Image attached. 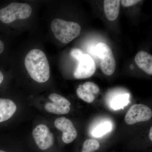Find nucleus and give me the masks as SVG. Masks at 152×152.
Listing matches in <instances>:
<instances>
[{"mask_svg": "<svg viewBox=\"0 0 152 152\" xmlns=\"http://www.w3.org/2000/svg\"><path fill=\"white\" fill-rule=\"evenodd\" d=\"M25 65L30 77L39 83L48 80L50 68L46 56L39 49H33L26 56Z\"/></svg>", "mask_w": 152, "mask_h": 152, "instance_id": "nucleus-1", "label": "nucleus"}, {"mask_svg": "<svg viewBox=\"0 0 152 152\" xmlns=\"http://www.w3.org/2000/svg\"><path fill=\"white\" fill-rule=\"evenodd\" d=\"M51 29L57 39L64 44H68L78 37L81 27L77 23L61 19H55L52 22Z\"/></svg>", "mask_w": 152, "mask_h": 152, "instance_id": "nucleus-2", "label": "nucleus"}, {"mask_svg": "<svg viewBox=\"0 0 152 152\" xmlns=\"http://www.w3.org/2000/svg\"><path fill=\"white\" fill-rule=\"evenodd\" d=\"M32 13V8L26 3H12L0 9V21L8 24L17 19L28 18Z\"/></svg>", "mask_w": 152, "mask_h": 152, "instance_id": "nucleus-3", "label": "nucleus"}, {"mask_svg": "<svg viewBox=\"0 0 152 152\" xmlns=\"http://www.w3.org/2000/svg\"><path fill=\"white\" fill-rule=\"evenodd\" d=\"M152 112L148 106L142 104H135L130 108L125 116V120L128 125H133L151 119Z\"/></svg>", "mask_w": 152, "mask_h": 152, "instance_id": "nucleus-4", "label": "nucleus"}, {"mask_svg": "<svg viewBox=\"0 0 152 152\" xmlns=\"http://www.w3.org/2000/svg\"><path fill=\"white\" fill-rule=\"evenodd\" d=\"M32 134L35 142L40 149L46 150L53 146V135L46 125H38L34 129Z\"/></svg>", "mask_w": 152, "mask_h": 152, "instance_id": "nucleus-5", "label": "nucleus"}, {"mask_svg": "<svg viewBox=\"0 0 152 152\" xmlns=\"http://www.w3.org/2000/svg\"><path fill=\"white\" fill-rule=\"evenodd\" d=\"M52 102L47 103L45 109L47 112L57 115L68 114L70 110L71 103L65 98L58 94H52L49 96Z\"/></svg>", "mask_w": 152, "mask_h": 152, "instance_id": "nucleus-6", "label": "nucleus"}, {"mask_svg": "<svg viewBox=\"0 0 152 152\" xmlns=\"http://www.w3.org/2000/svg\"><path fill=\"white\" fill-rule=\"evenodd\" d=\"M96 70L94 61L89 55L84 54L78 61L74 76L77 79H86L93 75Z\"/></svg>", "mask_w": 152, "mask_h": 152, "instance_id": "nucleus-7", "label": "nucleus"}, {"mask_svg": "<svg viewBox=\"0 0 152 152\" xmlns=\"http://www.w3.org/2000/svg\"><path fill=\"white\" fill-rule=\"evenodd\" d=\"M56 127L63 132L62 139L66 144L73 141L77 137V132L70 120L64 117L58 118L55 121Z\"/></svg>", "mask_w": 152, "mask_h": 152, "instance_id": "nucleus-8", "label": "nucleus"}, {"mask_svg": "<svg viewBox=\"0 0 152 152\" xmlns=\"http://www.w3.org/2000/svg\"><path fill=\"white\" fill-rule=\"evenodd\" d=\"M16 110L17 106L12 101L0 98V123L10 118Z\"/></svg>", "mask_w": 152, "mask_h": 152, "instance_id": "nucleus-9", "label": "nucleus"}, {"mask_svg": "<svg viewBox=\"0 0 152 152\" xmlns=\"http://www.w3.org/2000/svg\"><path fill=\"white\" fill-rule=\"evenodd\" d=\"M135 61L139 67L149 75H152V56L144 51H141L136 55Z\"/></svg>", "mask_w": 152, "mask_h": 152, "instance_id": "nucleus-10", "label": "nucleus"}, {"mask_svg": "<svg viewBox=\"0 0 152 152\" xmlns=\"http://www.w3.org/2000/svg\"><path fill=\"white\" fill-rule=\"evenodd\" d=\"M104 10L106 16L110 21L115 20L118 16L120 10L119 0H105Z\"/></svg>", "mask_w": 152, "mask_h": 152, "instance_id": "nucleus-11", "label": "nucleus"}, {"mask_svg": "<svg viewBox=\"0 0 152 152\" xmlns=\"http://www.w3.org/2000/svg\"><path fill=\"white\" fill-rule=\"evenodd\" d=\"M101 68L104 74L107 76L112 75L116 69V61L112 51L101 57Z\"/></svg>", "mask_w": 152, "mask_h": 152, "instance_id": "nucleus-12", "label": "nucleus"}, {"mask_svg": "<svg viewBox=\"0 0 152 152\" xmlns=\"http://www.w3.org/2000/svg\"><path fill=\"white\" fill-rule=\"evenodd\" d=\"M129 95H120L113 99L110 103V106L115 110H118L126 105L129 102Z\"/></svg>", "mask_w": 152, "mask_h": 152, "instance_id": "nucleus-13", "label": "nucleus"}, {"mask_svg": "<svg viewBox=\"0 0 152 152\" xmlns=\"http://www.w3.org/2000/svg\"><path fill=\"white\" fill-rule=\"evenodd\" d=\"M111 129L110 123L107 122L103 123L94 129L92 132L93 136L96 137H99L110 132Z\"/></svg>", "mask_w": 152, "mask_h": 152, "instance_id": "nucleus-14", "label": "nucleus"}, {"mask_svg": "<svg viewBox=\"0 0 152 152\" xmlns=\"http://www.w3.org/2000/svg\"><path fill=\"white\" fill-rule=\"evenodd\" d=\"M77 93L78 96L80 99L86 102L91 103L94 100V95L84 89L82 86V85L79 86V88L77 90Z\"/></svg>", "mask_w": 152, "mask_h": 152, "instance_id": "nucleus-15", "label": "nucleus"}, {"mask_svg": "<svg viewBox=\"0 0 152 152\" xmlns=\"http://www.w3.org/2000/svg\"><path fill=\"white\" fill-rule=\"evenodd\" d=\"M100 146L99 143L96 140L88 139L84 142L83 150L94 152L99 149Z\"/></svg>", "mask_w": 152, "mask_h": 152, "instance_id": "nucleus-16", "label": "nucleus"}, {"mask_svg": "<svg viewBox=\"0 0 152 152\" xmlns=\"http://www.w3.org/2000/svg\"><path fill=\"white\" fill-rule=\"evenodd\" d=\"M111 51H112V50L110 48V47L107 44L104 43H99L96 46V54L97 57H99V58H100L101 57L104 55Z\"/></svg>", "mask_w": 152, "mask_h": 152, "instance_id": "nucleus-17", "label": "nucleus"}, {"mask_svg": "<svg viewBox=\"0 0 152 152\" xmlns=\"http://www.w3.org/2000/svg\"><path fill=\"white\" fill-rule=\"evenodd\" d=\"M82 86L84 89L93 94H97L99 91V88L97 85L93 82H86L82 85Z\"/></svg>", "mask_w": 152, "mask_h": 152, "instance_id": "nucleus-18", "label": "nucleus"}, {"mask_svg": "<svg viewBox=\"0 0 152 152\" xmlns=\"http://www.w3.org/2000/svg\"><path fill=\"white\" fill-rule=\"evenodd\" d=\"M84 53L80 49L74 48L72 50L71 52V55L76 60L79 61L81 58L83 57Z\"/></svg>", "mask_w": 152, "mask_h": 152, "instance_id": "nucleus-19", "label": "nucleus"}, {"mask_svg": "<svg viewBox=\"0 0 152 152\" xmlns=\"http://www.w3.org/2000/svg\"><path fill=\"white\" fill-rule=\"evenodd\" d=\"M140 1V0H123L121 2L124 7H129L134 5Z\"/></svg>", "mask_w": 152, "mask_h": 152, "instance_id": "nucleus-20", "label": "nucleus"}, {"mask_svg": "<svg viewBox=\"0 0 152 152\" xmlns=\"http://www.w3.org/2000/svg\"><path fill=\"white\" fill-rule=\"evenodd\" d=\"M5 50L4 43L0 39V56L4 53Z\"/></svg>", "mask_w": 152, "mask_h": 152, "instance_id": "nucleus-21", "label": "nucleus"}, {"mask_svg": "<svg viewBox=\"0 0 152 152\" xmlns=\"http://www.w3.org/2000/svg\"><path fill=\"white\" fill-rule=\"evenodd\" d=\"M4 80V75L2 72L0 70V86Z\"/></svg>", "mask_w": 152, "mask_h": 152, "instance_id": "nucleus-22", "label": "nucleus"}, {"mask_svg": "<svg viewBox=\"0 0 152 152\" xmlns=\"http://www.w3.org/2000/svg\"><path fill=\"white\" fill-rule=\"evenodd\" d=\"M152 128H151V130H150V134H149V138L150 139V140H151V141L152 140Z\"/></svg>", "mask_w": 152, "mask_h": 152, "instance_id": "nucleus-23", "label": "nucleus"}, {"mask_svg": "<svg viewBox=\"0 0 152 152\" xmlns=\"http://www.w3.org/2000/svg\"><path fill=\"white\" fill-rule=\"evenodd\" d=\"M82 152H94L93 151H86V150H83Z\"/></svg>", "mask_w": 152, "mask_h": 152, "instance_id": "nucleus-24", "label": "nucleus"}, {"mask_svg": "<svg viewBox=\"0 0 152 152\" xmlns=\"http://www.w3.org/2000/svg\"><path fill=\"white\" fill-rule=\"evenodd\" d=\"M0 152H7L5 151H2V150H0Z\"/></svg>", "mask_w": 152, "mask_h": 152, "instance_id": "nucleus-25", "label": "nucleus"}]
</instances>
